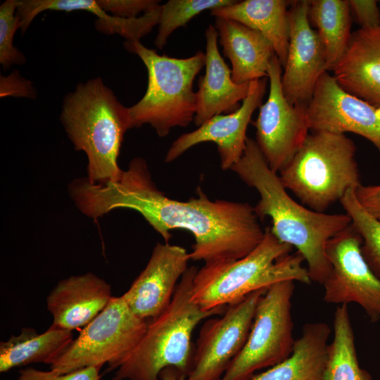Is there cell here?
I'll return each mask as SVG.
<instances>
[{"mask_svg": "<svg viewBox=\"0 0 380 380\" xmlns=\"http://www.w3.org/2000/svg\"><path fill=\"white\" fill-rule=\"evenodd\" d=\"M234 0H170L160 5L156 46L162 49L170 36L205 10H213L234 4Z\"/></svg>", "mask_w": 380, "mask_h": 380, "instance_id": "cell-27", "label": "cell"}, {"mask_svg": "<svg viewBox=\"0 0 380 380\" xmlns=\"http://www.w3.org/2000/svg\"><path fill=\"white\" fill-rule=\"evenodd\" d=\"M197 198L175 200L153 182L146 162L133 159L120 178L107 184L101 203L108 213L127 208L139 213L168 243L170 231H189L195 240L190 260L205 264L242 258L262 241L261 227L254 207L248 203L211 201L198 189Z\"/></svg>", "mask_w": 380, "mask_h": 380, "instance_id": "cell-1", "label": "cell"}, {"mask_svg": "<svg viewBox=\"0 0 380 380\" xmlns=\"http://www.w3.org/2000/svg\"><path fill=\"white\" fill-rule=\"evenodd\" d=\"M350 10L353 12L360 28H372L380 26V10L374 0H349Z\"/></svg>", "mask_w": 380, "mask_h": 380, "instance_id": "cell-32", "label": "cell"}, {"mask_svg": "<svg viewBox=\"0 0 380 380\" xmlns=\"http://www.w3.org/2000/svg\"><path fill=\"white\" fill-rule=\"evenodd\" d=\"M379 4H380V1H379Z\"/></svg>", "mask_w": 380, "mask_h": 380, "instance_id": "cell-35", "label": "cell"}, {"mask_svg": "<svg viewBox=\"0 0 380 380\" xmlns=\"http://www.w3.org/2000/svg\"><path fill=\"white\" fill-rule=\"evenodd\" d=\"M282 66L276 55L269 64L270 92L259 107L253 125L261 152L270 167L281 172L291 160L309 134L308 106L292 105L281 84Z\"/></svg>", "mask_w": 380, "mask_h": 380, "instance_id": "cell-10", "label": "cell"}, {"mask_svg": "<svg viewBox=\"0 0 380 380\" xmlns=\"http://www.w3.org/2000/svg\"><path fill=\"white\" fill-rule=\"evenodd\" d=\"M160 377L161 380H185L173 368H167L163 370Z\"/></svg>", "mask_w": 380, "mask_h": 380, "instance_id": "cell-34", "label": "cell"}, {"mask_svg": "<svg viewBox=\"0 0 380 380\" xmlns=\"http://www.w3.org/2000/svg\"><path fill=\"white\" fill-rule=\"evenodd\" d=\"M348 1H310L309 20L324 46L327 70H333L345 53L351 34Z\"/></svg>", "mask_w": 380, "mask_h": 380, "instance_id": "cell-24", "label": "cell"}, {"mask_svg": "<svg viewBox=\"0 0 380 380\" xmlns=\"http://www.w3.org/2000/svg\"><path fill=\"white\" fill-rule=\"evenodd\" d=\"M294 281L270 286L260 298L247 340L221 380H250L261 369L272 367L292 353L295 339L291 317Z\"/></svg>", "mask_w": 380, "mask_h": 380, "instance_id": "cell-9", "label": "cell"}, {"mask_svg": "<svg viewBox=\"0 0 380 380\" xmlns=\"http://www.w3.org/2000/svg\"><path fill=\"white\" fill-rule=\"evenodd\" d=\"M231 170L259 193L260 201L254 207L258 219L270 217L272 233L279 241L297 248L307 262L311 281L322 284L331 271L326 244L351 224L350 217L346 213L316 212L294 201L252 138H247L242 157Z\"/></svg>", "mask_w": 380, "mask_h": 380, "instance_id": "cell-2", "label": "cell"}, {"mask_svg": "<svg viewBox=\"0 0 380 380\" xmlns=\"http://www.w3.org/2000/svg\"><path fill=\"white\" fill-rule=\"evenodd\" d=\"M148 322L137 317L123 296L112 297L106 308L82 329L59 359L50 366L55 374L108 364L117 369L143 338Z\"/></svg>", "mask_w": 380, "mask_h": 380, "instance_id": "cell-8", "label": "cell"}, {"mask_svg": "<svg viewBox=\"0 0 380 380\" xmlns=\"http://www.w3.org/2000/svg\"><path fill=\"white\" fill-rule=\"evenodd\" d=\"M266 89L267 77L251 81L248 94L238 110L217 115L195 130L180 135L172 143L165 161L172 162L191 147L211 141L217 145L222 169H231L243 154L248 125L254 111L261 106Z\"/></svg>", "mask_w": 380, "mask_h": 380, "instance_id": "cell-15", "label": "cell"}, {"mask_svg": "<svg viewBox=\"0 0 380 380\" xmlns=\"http://www.w3.org/2000/svg\"><path fill=\"white\" fill-rule=\"evenodd\" d=\"M307 110L312 132L357 134L380 155V107L344 90L328 71L319 78Z\"/></svg>", "mask_w": 380, "mask_h": 380, "instance_id": "cell-13", "label": "cell"}, {"mask_svg": "<svg viewBox=\"0 0 380 380\" xmlns=\"http://www.w3.org/2000/svg\"><path fill=\"white\" fill-rule=\"evenodd\" d=\"M291 3L285 0L236 1L211 10L210 14L239 22L260 32L270 42L284 68L290 39L288 6Z\"/></svg>", "mask_w": 380, "mask_h": 380, "instance_id": "cell-22", "label": "cell"}, {"mask_svg": "<svg viewBox=\"0 0 380 380\" xmlns=\"http://www.w3.org/2000/svg\"><path fill=\"white\" fill-rule=\"evenodd\" d=\"M124 46L140 58L148 72L145 94L129 107V129L148 124L164 137L174 127L188 126L196 113L194 81L205 65V53L198 51L190 57L177 58L159 55L140 41L126 40Z\"/></svg>", "mask_w": 380, "mask_h": 380, "instance_id": "cell-6", "label": "cell"}, {"mask_svg": "<svg viewBox=\"0 0 380 380\" xmlns=\"http://www.w3.org/2000/svg\"><path fill=\"white\" fill-rule=\"evenodd\" d=\"M267 289L250 293L229 305L221 317L205 322L194 347L192 369L186 380H221L243 348L258 303Z\"/></svg>", "mask_w": 380, "mask_h": 380, "instance_id": "cell-12", "label": "cell"}, {"mask_svg": "<svg viewBox=\"0 0 380 380\" xmlns=\"http://www.w3.org/2000/svg\"><path fill=\"white\" fill-rule=\"evenodd\" d=\"M362 242L352 223L327 241L331 271L322 284L323 299L328 303H357L376 322L380 320V279L365 260Z\"/></svg>", "mask_w": 380, "mask_h": 380, "instance_id": "cell-11", "label": "cell"}, {"mask_svg": "<svg viewBox=\"0 0 380 380\" xmlns=\"http://www.w3.org/2000/svg\"><path fill=\"white\" fill-rule=\"evenodd\" d=\"M310 1H293L289 9L290 39L281 84L292 105L308 106L320 76L327 70L324 46L311 27Z\"/></svg>", "mask_w": 380, "mask_h": 380, "instance_id": "cell-14", "label": "cell"}, {"mask_svg": "<svg viewBox=\"0 0 380 380\" xmlns=\"http://www.w3.org/2000/svg\"><path fill=\"white\" fill-rule=\"evenodd\" d=\"M356 198L362 208L380 222V184H360L355 191Z\"/></svg>", "mask_w": 380, "mask_h": 380, "instance_id": "cell-33", "label": "cell"}, {"mask_svg": "<svg viewBox=\"0 0 380 380\" xmlns=\"http://www.w3.org/2000/svg\"><path fill=\"white\" fill-rule=\"evenodd\" d=\"M214 26L223 53L231 62L234 82L243 84L267 77L269 64L275 53L265 37L257 30L224 18H215Z\"/></svg>", "mask_w": 380, "mask_h": 380, "instance_id": "cell-20", "label": "cell"}, {"mask_svg": "<svg viewBox=\"0 0 380 380\" xmlns=\"http://www.w3.org/2000/svg\"><path fill=\"white\" fill-rule=\"evenodd\" d=\"M332 71L344 90L380 107V26L353 32Z\"/></svg>", "mask_w": 380, "mask_h": 380, "instance_id": "cell-19", "label": "cell"}, {"mask_svg": "<svg viewBox=\"0 0 380 380\" xmlns=\"http://www.w3.org/2000/svg\"><path fill=\"white\" fill-rule=\"evenodd\" d=\"M61 121L75 149L87 156V179L94 184L118 180L123 170L118 158L129 129V108L101 77L80 82L65 95Z\"/></svg>", "mask_w": 380, "mask_h": 380, "instance_id": "cell-3", "label": "cell"}, {"mask_svg": "<svg viewBox=\"0 0 380 380\" xmlns=\"http://www.w3.org/2000/svg\"><path fill=\"white\" fill-rule=\"evenodd\" d=\"M355 191L348 190L340 202L362 238L361 251L365 260L380 279V222L362 208Z\"/></svg>", "mask_w": 380, "mask_h": 380, "instance_id": "cell-26", "label": "cell"}, {"mask_svg": "<svg viewBox=\"0 0 380 380\" xmlns=\"http://www.w3.org/2000/svg\"><path fill=\"white\" fill-rule=\"evenodd\" d=\"M324 380H372L358 362L348 305H338L334 313Z\"/></svg>", "mask_w": 380, "mask_h": 380, "instance_id": "cell-25", "label": "cell"}, {"mask_svg": "<svg viewBox=\"0 0 380 380\" xmlns=\"http://www.w3.org/2000/svg\"><path fill=\"white\" fill-rule=\"evenodd\" d=\"M330 333L324 322L305 324L291 354L250 380H324Z\"/></svg>", "mask_w": 380, "mask_h": 380, "instance_id": "cell-21", "label": "cell"}, {"mask_svg": "<svg viewBox=\"0 0 380 380\" xmlns=\"http://www.w3.org/2000/svg\"><path fill=\"white\" fill-rule=\"evenodd\" d=\"M189 260L184 248L157 243L146 266L122 295L131 310L146 322L163 313L170 304Z\"/></svg>", "mask_w": 380, "mask_h": 380, "instance_id": "cell-16", "label": "cell"}, {"mask_svg": "<svg viewBox=\"0 0 380 380\" xmlns=\"http://www.w3.org/2000/svg\"><path fill=\"white\" fill-rule=\"evenodd\" d=\"M99 6L107 13L122 18L139 17L141 13L150 11L160 4L155 0H98Z\"/></svg>", "mask_w": 380, "mask_h": 380, "instance_id": "cell-30", "label": "cell"}, {"mask_svg": "<svg viewBox=\"0 0 380 380\" xmlns=\"http://www.w3.org/2000/svg\"><path fill=\"white\" fill-rule=\"evenodd\" d=\"M205 74L199 77L196 92L194 124L199 127L213 117L238 110L247 96L250 83L237 84L217 46L218 33L209 25L205 32Z\"/></svg>", "mask_w": 380, "mask_h": 380, "instance_id": "cell-18", "label": "cell"}, {"mask_svg": "<svg viewBox=\"0 0 380 380\" xmlns=\"http://www.w3.org/2000/svg\"><path fill=\"white\" fill-rule=\"evenodd\" d=\"M160 5L137 18H122L110 15L97 19L96 30L106 34H118L129 41H140L159 23Z\"/></svg>", "mask_w": 380, "mask_h": 380, "instance_id": "cell-28", "label": "cell"}, {"mask_svg": "<svg viewBox=\"0 0 380 380\" xmlns=\"http://www.w3.org/2000/svg\"><path fill=\"white\" fill-rule=\"evenodd\" d=\"M71 331L50 327L38 334L32 328H23L18 336H11L0 343V372L34 362L50 366L55 363L73 341Z\"/></svg>", "mask_w": 380, "mask_h": 380, "instance_id": "cell-23", "label": "cell"}, {"mask_svg": "<svg viewBox=\"0 0 380 380\" xmlns=\"http://www.w3.org/2000/svg\"><path fill=\"white\" fill-rule=\"evenodd\" d=\"M111 287L93 273L69 277L58 282L46 298L53 327L72 331L92 321L111 299Z\"/></svg>", "mask_w": 380, "mask_h": 380, "instance_id": "cell-17", "label": "cell"}, {"mask_svg": "<svg viewBox=\"0 0 380 380\" xmlns=\"http://www.w3.org/2000/svg\"><path fill=\"white\" fill-rule=\"evenodd\" d=\"M18 3L19 0H6L0 6V63L4 70L25 62L24 54L13 45L14 34L20 29Z\"/></svg>", "mask_w": 380, "mask_h": 380, "instance_id": "cell-29", "label": "cell"}, {"mask_svg": "<svg viewBox=\"0 0 380 380\" xmlns=\"http://www.w3.org/2000/svg\"><path fill=\"white\" fill-rule=\"evenodd\" d=\"M100 366L82 368L65 374H55L27 367L19 371L17 380H100Z\"/></svg>", "mask_w": 380, "mask_h": 380, "instance_id": "cell-31", "label": "cell"}, {"mask_svg": "<svg viewBox=\"0 0 380 380\" xmlns=\"http://www.w3.org/2000/svg\"><path fill=\"white\" fill-rule=\"evenodd\" d=\"M279 241L270 227L257 247L245 257L205 264L193 280L191 300L204 310L235 304L250 293L285 280L310 284L300 253Z\"/></svg>", "mask_w": 380, "mask_h": 380, "instance_id": "cell-4", "label": "cell"}, {"mask_svg": "<svg viewBox=\"0 0 380 380\" xmlns=\"http://www.w3.org/2000/svg\"><path fill=\"white\" fill-rule=\"evenodd\" d=\"M194 266L179 281L166 310L148 322L146 331L130 355L116 369L113 380H161L167 368L175 369L186 380L194 362V329L203 319L223 314L228 306L204 310L191 298Z\"/></svg>", "mask_w": 380, "mask_h": 380, "instance_id": "cell-5", "label": "cell"}, {"mask_svg": "<svg viewBox=\"0 0 380 380\" xmlns=\"http://www.w3.org/2000/svg\"><path fill=\"white\" fill-rule=\"evenodd\" d=\"M355 151V143L345 134L312 132L279 172L280 179L311 210L324 213L362 184Z\"/></svg>", "mask_w": 380, "mask_h": 380, "instance_id": "cell-7", "label": "cell"}]
</instances>
